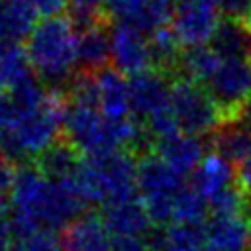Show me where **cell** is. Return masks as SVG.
Masks as SVG:
<instances>
[{"label":"cell","instance_id":"1","mask_svg":"<svg viewBox=\"0 0 251 251\" xmlns=\"http://www.w3.org/2000/svg\"><path fill=\"white\" fill-rule=\"evenodd\" d=\"M24 47L33 73L49 88H65L78 71V31L63 14L37 22Z\"/></svg>","mask_w":251,"mask_h":251},{"label":"cell","instance_id":"2","mask_svg":"<svg viewBox=\"0 0 251 251\" xmlns=\"http://www.w3.org/2000/svg\"><path fill=\"white\" fill-rule=\"evenodd\" d=\"M171 110L184 133L210 137L222 127L220 110L206 86L200 82L182 76L175 78L171 82Z\"/></svg>","mask_w":251,"mask_h":251},{"label":"cell","instance_id":"3","mask_svg":"<svg viewBox=\"0 0 251 251\" xmlns=\"http://www.w3.org/2000/svg\"><path fill=\"white\" fill-rule=\"evenodd\" d=\"M204 86L220 110L222 126L241 124L243 110L251 100V57L224 59Z\"/></svg>","mask_w":251,"mask_h":251},{"label":"cell","instance_id":"4","mask_svg":"<svg viewBox=\"0 0 251 251\" xmlns=\"http://www.w3.org/2000/svg\"><path fill=\"white\" fill-rule=\"evenodd\" d=\"M220 20L222 14L212 0H182L173 10L171 27L184 47L206 45Z\"/></svg>","mask_w":251,"mask_h":251},{"label":"cell","instance_id":"5","mask_svg":"<svg viewBox=\"0 0 251 251\" xmlns=\"http://www.w3.org/2000/svg\"><path fill=\"white\" fill-rule=\"evenodd\" d=\"M84 200L80 198L73 178L69 180H49L43 200L37 210V222L41 229L61 231L73 220L84 214Z\"/></svg>","mask_w":251,"mask_h":251},{"label":"cell","instance_id":"6","mask_svg":"<svg viewBox=\"0 0 251 251\" xmlns=\"http://www.w3.org/2000/svg\"><path fill=\"white\" fill-rule=\"evenodd\" d=\"M63 137H67L84 157L100 151H114L108 143L106 116L96 108L69 106L63 122Z\"/></svg>","mask_w":251,"mask_h":251},{"label":"cell","instance_id":"7","mask_svg":"<svg viewBox=\"0 0 251 251\" xmlns=\"http://www.w3.org/2000/svg\"><path fill=\"white\" fill-rule=\"evenodd\" d=\"M112 67L126 76L143 73L151 67L149 37L131 24H112Z\"/></svg>","mask_w":251,"mask_h":251},{"label":"cell","instance_id":"8","mask_svg":"<svg viewBox=\"0 0 251 251\" xmlns=\"http://www.w3.org/2000/svg\"><path fill=\"white\" fill-rule=\"evenodd\" d=\"M171 78L155 69L127 76L129 86V110L139 122L147 120L151 114L171 106Z\"/></svg>","mask_w":251,"mask_h":251},{"label":"cell","instance_id":"9","mask_svg":"<svg viewBox=\"0 0 251 251\" xmlns=\"http://www.w3.org/2000/svg\"><path fill=\"white\" fill-rule=\"evenodd\" d=\"M153 151L178 175L190 176L194 169L202 163V159L208 155V141L198 135H190L184 131H178L167 139L155 141Z\"/></svg>","mask_w":251,"mask_h":251},{"label":"cell","instance_id":"10","mask_svg":"<svg viewBox=\"0 0 251 251\" xmlns=\"http://www.w3.org/2000/svg\"><path fill=\"white\" fill-rule=\"evenodd\" d=\"M100 218L112 237L145 235L153 227V222L139 196L104 204L100 210Z\"/></svg>","mask_w":251,"mask_h":251},{"label":"cell","instance_id":"11","mask_svg":"<svg viewBox=\"0 0 251 251\" xmlns=\"http://www.w3.org/2000/svg\"><path fill=\"white\" fill-rule=\"evenodd\" d=\"M63 251H110L112 235L106 229L100 214L84 212L61 229Z\"/></svg>","mask_w":251,"mask_h":251},{"label":"cell","instance_id":"12","mask_svg":"<svg viewBox=\"0 0 251 251\" xmlns=\"http://www.w3.org/2000/svg\"><path fill=\"white\" fill-rule=\"evenodd\" d=\"M112 24L104 18L78 31V69L100 73L112 65Z\"/></svg>","mask_w":251,"mask_h":251},{"label":"cell","instance_id":"13","mask_svg":"<svg viewBox=\"0 0 251 251\" xmlns=\"http://www.w3.org/2000/svg\"><path fill=\"white\" fill-rule=\"evenodd\" d=\"M184 186V176L171 169L153 149L137 157V190L139 196L155 192L176 194Z\"/></svg>","mask_w":251,"mask_h":251},{"label":"cell","instance_id":"14","mask_svg":"<svg viewBox=\"0 0 251 251\" xmlns=\"http://www.w3.org/2000/svg\"><path fill=\"white\" fill-rule=\"evenodd\" d=\"M84 161V155L67 139L59 137L49 147H45L39 155L33 157V165L41 171L49 180H69L76 175Z\"/></svg>","mask_w":251,"mask_h":251},{"label":"cell","instance_id":"15","mask_svg":"<svg viewBox=\"0 0 251 251\" xmlns=\"http://www.w3.org/2000/svg\"><path fill=\"white\" fill-rule=\"evenodd\" d=\"M206 247L220 251H245L249 227L243 216H210L206 220Z\"/></svg>","mask_w":251,"mask_h":251},{"label":"cell","instance_id":"16","mask_svg":"<svg viewBox=\"0 0 251 251\" xmlns=\"http://www.w3.org/2000/svg\"><path fill=\"white\" fill-rule=\"evenodd\" d=\"M208 45L222 59L251 57V25L241 18H222Z\"/></svg>","mask_w":251,"mask_h":251},{"label":"cell","instance_id":"17","mask_svg":"<svg viewBox=\"0 0 251 251\" xmlns=\"http://www.w3.org/2000/svg\"><path fill=\"white\" fill-rule=\"evenodd\" d=\"M39 14L27 0H0V39L24 43L37 25Z\"/></svg>","mask_w":251,"mask_h":251},{"label":"cell","instance_id":"18","mask_svg":"<svg viewBox=\"0 0 251 251\" xmlns=\"http://www.w3.org/2000/svg\"><path fill=\"white\" fill-rule=\"evenodd\" d=\"M231 182H235V165L212 151H208V155L190 175V186L206 200Z\"/></svg>","mask_w":251,"mask_h":251},{"label":"cell","instance_id":"19","mask_svg":"<svg viewBox=\"0 0 251 251\" xmlns=\"http://www.w3.org/2000/svg\"><path fill=\"white\" fill-rule=\"evenodd\" d=\"M96 75H98V90H100V112L108 118L131 116L127 76L116 71L112 65Z\"/></svg>","mask_w":251,"mask_h":251},{"label":"cell","instance_id":"20","mask_svg":"<svg viewBox=\"0 0 251 251\" xmlns=\"http://www.w3.org/2000/svg\"><path fill=\"white\" fill-rule=\"evenodd\" d=\"M147 37H149V51H151V67L163 73L165 76H169L171 80H175L178 76V63H180L184 45L178 41L171 24L155 29Z\"/></svg>","mask_w":251,"mask_h":251},{"label":"cell","instance_id":"21","mask_svg":"<svg viewBox=\"0 0 251 251\" xmlns=\"http://www.w3.org/2000/svg\"><path fill=\"white\" fill-rule=\"evenodd\" d=\"M206 141H208V149L212 153H218L220 157L237 165L251 151V129L245 127L243 124L222 126L218 131H214L210 137H206Z\"/></svg>","mask_w":251,"mask_h":251},{"label":"cell","instance_id":"22","mask_svg":"<svg viewBox=\"0 0 251 251\" xmlns=\"http://www.w3.org/2000/svg\"><path fill=\"white\" fill-rule=\"evenodd\" d=\"M222 61L224 59L208 43L206 45L184 47L182 55H180V63H178V76L200 82V84H206L214 76V73L218 71Z\"/></svg>","mask_w":251,"mask_h":251},{"label":"cell","instance_id":"23","mask_svg":"<svg viewBox=\"0 0 251 251\" xmlns=\"http://www.w3.org/2000/svg\"><path fill=\"white\" fill-rule=\"evenodd\" d=\"M206 245L204 224H182L175 222L165 226L163 251H202Z\"/></svg>","mask_w":251,"mask_h":251},{"label":"cell","instance_id":"24","mask_svg":"<svg viewBox=\"0 0 251 251\" xmlns=\"http://www.w3.org/2000/svg\"><path fill=\"white\" fill-rule=\"evenodd\" d=\"M63 90H65L71 106L100 110V90H98V75L96 73L78 69L71 76V80L65 84Z\"/></svg>","mask_w":251,"mask_h":251},{"label":"cell","instance_id":"25","mask_svg":"<svg viewBox=\"0 0 251 251\" xmlns=\"http://www.w3.org/2000/svg\"><path fill=\"white\" fill-rule=\"evenodd\" d=\"M31 75H33V69L24 43H8L0 53V76L6 90Z\"/></svg>","mask_w":251,"mask_h":251},{"label":"cell","instance_id":"26","mask_svg":"<svg viewBox=\"0 0 251 251\" xmlns=\"http://www.w3.org/2000/svg\"><path fill=\"white\" fill-rule=\"evenodd\" d=\"M210 214L208 200L190 184L182 186L175 196V222L182 224H206Z\"/></svg>","mask_w":251,"mask_h":251},{"label":"cell","instance_id":"27","mask_svg":"<svg viewBox=\"0 0 251 251\" xmlns=\"http://www.w3.org/2000/svg\"><path fill=\"white\" fill-rule=\"evenodd\" d=\"M208 206L212 216H241L247 210L245 190L239 186L235 178V182L227 184L226 188L216 192L212 198H208Z\"/></svg>","mask_w":251,"mask_h":251},{"label":"cell","instance_id":"28","mask_svg":"<svg viewBox=\"0 0 251 251\" xmlns=\"http://www.w3.org/2000/svg\"><path fill=\"white\" fill-rule=\"evenodd\" d=\"M65 16L71 20L76 31H82L96 22L108 18L102 8V0H69Z\"/></svg>","mask_w":251,"mask_h":251},{"label":"cell","instance_id":"29","mask_svg":"<svg viewBox=\"0 0 251 251\" xmlns=\"http://www.w3.org/2000/svg\"><path fill=\"white\" fill-rule=\"evenodd\" d=\"M175 196L171 192H155L139 196L153 222V226H169L175 222Z\"/></svg>","mask_w":251,"mask_h":251},{"label":"cell","instance_id":"30","mask_svg":"<svg viewBox=\"0 0 251 251\" xmlns=\"http://www.w3.org/2000/svg\"><path fill=\"white\" fill-rule=\"evenodd\" d=\"M141 124H143V127H145V131L149 133V137L153 139V143H155V141H161V139H167V137H171V135H175V133L180 131L178 122H176V118H175L171 106H167V108H163V110L151 114V116H149L147 120H143Z\"/></svg>","mask_w":251,"mask_h":251},{"label":"cell","instance_id":"31","mask_svg":"<svg viewBox=\"0 0 251 251\" xmlns=\"http://www.w3.org/2000/svg\"><path fill=\"white\" fill-rule=\"evenodd\" d=\"M20 245L22 251H63L61 239H57L55 231H47V229L33 233L31 237L20 241Z\"/></svg>","mask_w":251,"mask_h":251},{"label":"cell","instance_id":"32","mask_svg":"<svg viewBox=\"0 0 251 251\" xmlns=\"http://www.w3.org/2000/svg\"><path fill=\"white\" fill-rule=\"evenodd\" d=\"M20 118V110L8 90H0V131L14 127Z\"/></svg>","mask_w":251,"mask_h":251},{"label":"cell","instance_id":"33","mask_svg":"<svg viewBox=\"0 0 251 251\" xmlns=\"http://www.w3.org/2000/svg\"><path fill=\"white\" fill-rule=\"evenodd\" d=\"M110 251H151L145 235H122L112 237Z\"/></svg>","mask_w":251,"mask_h":251},{"label":"cell","instance_id":"34","mask_svg":"<svg viewBox=\"0 0 251 251\" xmlns=\"http://www.w3.org/2000/svg\"><path fill=\"white\" fill-rule=\"evenodd\" d=\"M212 2L220 10L222 18H241V20H245L251 0H212Z\"/></svg>","mask_w":251,"mask_h":251},{"label":"cell","instance_id":"35","mask_svg":"<svg viewBox=\"0 0 251 251\" xmlns=\"http://www.w3.org/2000/svg\"><path fill=\"white\" fill-rule=\"evenodd\" d=\"M35 12L43 18H53V16H61L63 12H67V2L69 0H27Z\"/></svg>","mask_w":251,"mask_h":251},{"label":"cell","instance_id":"36","mask_svg":"<svg viewBox=\"0 0 251 251\" xmlns=\"http://www.w3.org/2000/svg\"><path fill=\"white\" fill-rule=\"evenodd\" d=\"M16 165L10 163L4 155H0V196H6L12 188L14 176H16Z\"/></svg>","mask_w":251,"mask_h":251},{"label":"cell","instance_id":"37","mask_svg":"<svg viewBox=\"0 0 251 251\" xmlns=\"http://www.w3.org/2000/svg\"><path fill=\"white\" fill-rule=\"evenodd\" d=\"M235 178L239 186L245 190V194H249L251 192V151L241 163L235 165Z\"/></svg>","mask_w":251,"mask_h":251},{"label":"cell","instance_id":"38","mask_svg":"<svg viewBox=\"0 0 251 251\" xmlns=\"http://www.w3.org/2000/svg\"><path fill=\"white\" fill-rule=\"evenodd\" d=\"M12 227H10V218L6 214H0V251H4L12 241Z\"/></svg>","mask_w":251,"mask_h":251},{"label":"cell","instance_id":"39","mask_svg":"<svg viewBox=\"0 0 251 251\" xmlns=\"http://www.w3.org/2000/svg\"><path fill=\"white\" fill-rule=\"evenodd\" d=\"M241 124H243L245 127H249V129H251V100L247 102V106H245V110H243V118H241Z\"/></svg>","mask_w":251,"mask_h":251},{"label":"cell","instance_id":"40","mask_svg":"<svg viewBox=\"0 0 251 251\" xmlns=\"http://www.w3.org/2000/svg\"><path fill=\"white\" fill-rule=\"evenodd\" d=\"M10 208V202L6 200V196H0V214H6Z\"/></svg>","mask_w":251,"mask_h":251},{"label":"cell","instance_id":"41","mask_svg":"<svg viewBox=\"0 0 251 251\" xmlns=\"http://www.w3.org/2000/svg\"><path fill=\"white\" fill-rule=\"evenodd\" d=\"M159 2H163V4H167V6H171V8H175L178 2H182V0H159Z\"/></svg>","mask_w":251,"mask_h":251},{"label":"cell","instance_id":"42","mask_svg":"<svg viewBox=\"0 0 251 251\" xmlns=\"http://www.w3.org/2000/svg\"><path fill=\"white\" fill-rule=\"evenodd\" d=\"M245 22L251 25V2H249V10H247V16H245Z\"/></svg>","mask_w":251,"mask_h":251},{"label":"cell","instance_id":"43","mask_svg":"<svg viewBox=\"0 0 251 251\" xmlns=\"http://www.w3.org/2000/svg\"><path fill=\"white\" fill-rule=\"evenodd\" d=\"M247 227H249V245H251V216H249V220H247Z\"/></svg>","mask_w":251,"mask_h":251},{"label":"cell","instance_id":"44","mask_svg":"<svg viewBox=\"0 0 251 251\" xmlns=\"http://www.w3.org/2000/svg\"><path fill=\"white\" fill-rule=\"evenodd\" d=\"M6 45H8V43H6V41H2V39H0V53H2V51H4V47H6Z\"/></svg>","mask_w":251,"mask_h":251},{"label":"cell","instance_id":"45","mask_svg":"<svg viewBox=\"0 0 251 251\" xmlns=\"http://www.w3.org/2000/svg\"><path fill=\"white\" fill-rule=\"evenodd\" d=\"M202 251H220V249H214V247H204Z\"/></svg>","mask_w":251,"mask_h":251},{"label":"cell","instance_id":"46","mask_svg":"<svg viewBox=\"0 0 251 251\" xmlns=\"http://www.w3.org/2000/svg\"><path fill=\"white\" fill-rule=\"evenodd\" d=\"M0 90H6V86H4V82H2V76H0Z\"/></svg>","mask_w":251,"mask_h":251}]
</instances>
